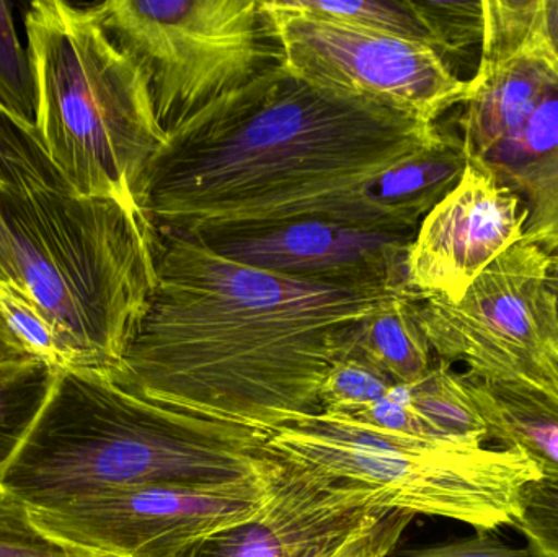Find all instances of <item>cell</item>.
I'll return each mask as SVG.
<instances>
[{
    "label": "cell",
    "instance_id": "4dcf8cb0",
    "mask_svg": "<svg viewBox=\"0 0 558 557\" xmlns=\"http://www.w3.org/2000/svg\"><path fill=\"white\" fill-rule=\"evenodd\" d=\"M389 557H536L527 548H513L488 532H475L468 538L445 545L396 549Z\"/></svg>",
    "mask_w": 558,
    "mask_h": 557
},
{
    "label": "cell",
    "instance_id": "30bf717a",
    "mask_svg": "<svg viewBox=\"0 0 558 557\" xmlns=\"http://www.w3.org/2000/svg\"><path fill=\"white\" fill-rule=\"evenodd\" d=\"M265 476L222 486H143L33 512L48 535L97 555L179 557L190 546L257 516L274 493Z\"/></svg>",
    "mask_w": 558,
    "mask_h": 557
},
{
    "label": "cell",
    "instance_id": "1f68e13d",
    "mask_svg": "<svg viewBox=\"0 0 558 557\" xmlns=\"http://www.w3.org/2000/svg\"><path fill=\"white\" fill-rule=\"evenodd\" d=\"M0 190H2V186H0ZM0 287H13L22 293L28 294L19 267H16L12 238H10L9 229H7L5 221H3L2 211H0Z\"/></svg>",
    "mask_w": 558,
    "mask_h": 557
},
{
    "label": "cell",
    "instance_id": "4316f807",
    "mask_svg": "<svg viewBox=\"0 0 558 557\" xmlns=\"http://www.w3.org/2000/svg\"><path fill=\"white\" fill-rule=\"evenodd\" d=\"M48 535L25 502L0 487V557H98Z\"/></svg>",
    "mask_w": 558,
    "mask_h": 557
},
{
    "label": "cell",
    "instance_id": "ac0fdd59",
    "mask_svg": "<svg viewBox=\"0 0 558 557\" xmlns=\"http://www.w3.org/2000/svg\"><path fill=\"white\" fill-rule=\"evenodd\" d=\"M422 437L439 441H490L487 424L478 414L465 373L438 360L425 378L400 386Z\"/></svg>",
    "mask_w": 558,
    "mask_h": 557
},
{
    "label": "cell",
    "instance_id": "cb8c5ba5",
    "mask_svg": "<svg viewBox=\"0 0 558 557\" xmlns=\"http://www.w3.org/2000/svg\"><path fill=\"white\" fill-rule=\"evenodd\" d=\"M0 186L26 190L51 186L69 190L33 131L23 128L0 107Z\"/></svg>",
    "mask_w": 558,
    "mask_h": 557
},
{
    "label": "cell",
    "instance_id": "9c48e42d",
    "mask_svg": "<svg viewBox=\"0 0 558 557\" xmlns=\"http://www.w3.org/2000/svg\"><path fill=\"white\" fill-rule=\"evenodd\" d=\"M277 20L292 74L318 87L360 95L436 123L464 104L471 82L429 46L267 2Z\"/></svg>",
    "mask_w": 558,
    "mask_h": 557
},
{
    "label": "cell",
    "instance_id": "8fae6325",
    "mask_svg": "<svg viewBox=\"0 0 558 557\" xmlns=\"http://www.w3.org/2000/svg\"><path fill=\"white\" fill-rule=\"evenodd\" d=\"M527 208L487 164L469 159L458 186L423 219L410 245L413 293L451 303L505 252L523 241Z\"/></svg>",
    "mask_w": 558,
    "mask_h": 557
},
{
    "label": "cell",
    "instance_id": "3957f363",
    "mask_svg": "<svg viewBox=\"0 0 558 557\" xmlns=\"http://www.w3.org/2000/svg\"><path fill=\"white\" fill-rule=\"evenodd\" d=\"M277 461L264 432L159 404L98 370H58L0 487L38 512L130 487L239 483Z\"/></svg>",
    "mask_w": 558,
    "mask_h": 557
},
{
    "label": "cell",
    "instance_id": "d4e9b609",
    "mask_svg": "<svg viewBox=\"0 0 558 557\" xmlns=\"http://www.w3.org/2000/svg\"><path fill=\"white\" fill-rule=\"evenodd\" d=\"M0 107L35 133V81L9 2H0Z\"/></svg>",
    "mask_w": 558,
    "mask_h": 557
},
{
    "label": "cell",
    "instance_id": "83f0119b",
    "mask_svg": "<svg viewBox=\"0 0 558 557\" xmlns=\"http://www.w3.org/2000/svg\"><path fill=\"white\" fill-rule=\"evenodd\" d=\"M514 529L536 557H558V477L541 476L521 493Z\"/></svg>",
    "mask_w": 558,
    "mask_h": 557
},
{
    "label": "cell",
    "instance_id": "d6a6232c",
    "mask_svg": "<svg viewBox=\"0 0 558 557\" xmlns=\"http://www.w3.org/2000/svg\"><path fill=\"white\" fill-rule=\"evenodd\" d=\"M32 360H38L28 349L25 343L19 339L10 329L7 324L5 317L0 313V365L5 363H20V362H32Z\"/></svg>",
    "mask_w": 558,
    "mask_h": 557
},
{
    "label": "cell",
    "instance_id": "e0dca14e",
    "mask_svg": "<svg viewBox=\"0 0 558 557\" xmlns=\"http://www.w3.org/2000/svg\"><path fill=\"white\" fill-rule=\"evenodd\" d=\"M418 294L403 291L387 298L367 314L351 336L347 356L363 360L393 385L410 386L435 365L433 350L415 314Z\"/></svg>",
    "mask_w": 558,
    "mask_h": 557
},
{
    "label": "cell",
    "instance_id": "2e32d148",
    "mask_svg": "<svg viewBox=\"0 0 558 557\" xmlns=\"http://www.w3.org/2000/svg\"><path fill=\"white\" fill-rule=\"evenodd\" d=\"M465 376L490 440L501 448H518L543 476L558 477V398Z\"/></svg>",
    "mask_w": 558,
    "mask_h": 557
},
{
    "label": "cell",
    "instance_id": "277c9868",
    "mask_svg": "<svg viewBox=\"0 0 558 557\" xmlns=\"http://www.w3.org/2000/svg\"><path fill=\"white\" fill-rule=\"evenodd\" d=\"M0 211L64 370H113L156 287L153 226L118 199L51 186L2 189Z\"/></svg>",
    "mask_w": 558,
    "mask_h": 557
},
{
    "label": "cell",
    "instance_id": "7a4b0ae2",
    "mask_svg": "<svg viewBox=\"0 0 558 557\" xmlns=\"http://www.w3.org/2000/svg\"><path fill=\"white\" fill-rule=\"evenodd\" d=\"M441 137L436 123L318 87L286 65L170 137L136 205L154 229L185 234L299 219L390 231L367 189Z\"/></svg>",
    "mask_w": 558,
    "mask_h": 557
},
{
    "label": "cell",
    "instance_id": "6da1fadb",
    "mask_svg": "<svg viewBox=\"0 0 558 557\" xmlns=\"http://www.w3.org/2000/svg\"><path fill=\"white\" fill-rule=\"evenodd\" d=\"M154 244L156 287L105 373L150 401L264 434L318 414L322 383L354 327L410 291L281 277L185 232L154 229Z\"/></svg>",
    "mask_w": 558,
    "mask_h": 557
},
{
    "label": "cell",
    "instance_id": "603a6c76",
    "mask_svg": "<svg viewBox=\"0 0 558 557\" xmlns=\"http://www.w3.org/2000/svg\"><path fill=\"white\" fill-rule=\"evenodd\" d=\"M558 149V87L546 95L517 131L501 141L482 162L500 179L520 172Z\"/></svg>",
    "mask_w": 558,
    "mask_h": 557
},
{
    "label": "cell",
    "instance_id": "f1b7e54d",
    "mask_svg": "<svg viewBox=\"0 0 558 557\" xmlns=\"http://www.w3.org/2000/svg\"><path fill=\"white\" fill-rule=\"evenodd\" d=\"M0 313L36 359L52 368H65L64 353L58 339L29 294L13 287H0Z\"/></svg>",
    "mask_w": 558,
    "mask_h": 557
},
{
    "label": "cell",
    "instance_id": "7c38bea8",
    "mask_svg": "<svg viewBox=\"0 0 558 557\" xmlns=\"http://www.w3.org/2000/svg\"><path fill=\"white\" fill-rule=\"evenodd\" d=\"M192 235L221 257L281 277L410 290L407 261L415 234L299 219Z\"/></svg>",
    "mask_w": 558,
    "mask_h": 557
},
{
    "label": "cell",
    "instance_id": "4fadbf2b",
    "mask_svg": "<svg viewBox=\"0 0 558 557\" xmlns=\"http://www.w3.org/2000/svg\"><path fill=\"white\" fill-rule=\"evenodd\" d=\"M481 61L464 101L469 159L484 160L558 87V58L543 26L541 0H484Z\"/></svg>",
    "mask_w": 558,
    "mask_h": 557
},
{
    "label": "cell",
    "instance_id": "ffe728a7",
    "mask_svg": "<svg viewBox=\"0 0 558 557\" xmlns=\"http://www.w3.org/2000/svg\"><path fill=\"white\" fill-rule=\"evenodd\" d=\"M289 7L308 15L320 16L351 26L399 36L423 43L432 48L428 33L413 9L412 0H353V2H322V0H286Z\"/></svg>",
    "mask_w": 558,
    "mask_h": 557
},
{
    "label": "cell",
    "instance_id": "5bb4252c",
    "mask_svg": "<svg viewBox=\"0 0 558 557\" xmlns=\"http://www.w3.org/2000/svg\"><path fill=\"white\" fill-rule=\"evenodd\" d=\"M389 512L363 491L279 458L274 493L257 516L195 543L179 557H330Z\"/></svg>",
    "mask_w": 558,
    "mask_h": 557
},
{
    "label": "cell",
    "instance_id": "484cf974",
    "mask_svg": "<svg viewBox=\"0 0 558 557\" xmlns=\"http://www.w3.org/2000/svg\"><path fill=\"white\" fill-rule=\"evenodd\" d=\"M393 383L379 370L353 356L338 360L318 392L320 412L333 415L356 414L389 395Z\"/></svg>",
    "mask_w": 558,
    "mask_h": 557
},
{
    "label": "cell",
    "instance_id": "836d02e7",
    "mask_svg": "<svg viewBox=\"0 0 558 557\" xmlns=\"http://www.w3.org/2000/svg\"><path fill=\"white\" fill-rule=\"evenodd\" d=\"M543 2V26L547 41L558 58V0H541Z\"/></svg>",
    "mask_w": 558,
    "mask_h": 557
},
{
    "label": "cell",
    "instance_id": "9a60e30c",
    "mask_svg": "<svg viewBox=\"0 0 558 557\" xmlns=\"http://www.w3.org/2000/svg\"><path fill=\"white\" fill-rule=\"evenodd\" d=\"M468 162L461 136L442 133L435 146L380 173L367 189V202L387 229L416 234L423 219L458 186Z\"/></svg>",
    "mask_w": 558,
    "mask_h": 557
},
{
    "label": "cell",
    "instance_id": "f546056e",
    "mask_svg": "<svg viewBox=\"0 0 558 557\" xmlns=\"http://www.w3.org/2000/svg\"><path fill=\"white\" fill-rule=\"evenodd\" d=\"M413 519L415 517L410 513L392 510L351 536L330 557H389L396 552Z\"/></svg>",
    "mask_w": 558,
    "mask_h": 557
},
{
    "label": "cell",
    "instance_id": "e575fe53",
    "mask_svg": "<svg viewBox=\"0 0 558 557\" xmlns=\"http://www.w3.org/2000/svg\"><path fill=\"white\" fill-rule=\"evenodd\" d=\"M547 281H549L550 290L556 296L557 314H558V252L550 255L549 274H547Z\"/></svg>",
    "mask_w": 558,
    "mask_h": 557
},
{
    "label": "cell",
    "instance_id": "5b68a950",
    "mask_svg": "<svg viewBox=\"0 0 558 557\" xmlns=\"http://www.w3.org/2000/svg\"><path fill=\"white\" fill-rule=\"evenodd\" d=\"M25 32L35 134L56 172L75 195L137 208L141 179L167 143L143 72L90 5L36 0Z\"/></svg>",
    "mask_w": 558,
    "mask_h": 557
},
{
    "label": "cell",
    "instance_id": "52a82bcc",
    "mask_svg": "<svg viewBox=\"0 0 558 557\" xmlns=\"http://www.w3.org/2000/svg\"><path fill=\"white\" fill-rule=\"evenodd\" d=\"M92 12L137 65L169 141L216 105L286 68L267 0H108Z\"/></svg>",
    "mask_w": 558,
    "mask_h": 557
},
{
    "label": "cell",
    "instance_id": "d6986e66",
    "mask_svg": "<svg viewBox=\"0 0 558 557\" xmlns=\"http://www.w3.org/2000/svg\"><path fill=\"white\" fill-rule=\"evenodd\" d=\"M56 373L41 360L0 365V477L32 431Z\"/></svg>",
    "mask_w": 558,
    "mask_h": 557
},
{
    "label": "cell",
    "instance_id": "7402d4cb",
    "mask_svg": "<svg viewBox=\"0 0 558 557\" xmlns=\"http://www.w3.org/2000/svg\"><path fill=\"white\" fill-rule=\"evenodd\" d=\"M412 5L428 33L432 48L448 64L452 56H465L474 46H482L484 0H412Z\"/></svg>",
    "mask_w": 558,
    "mask_h": 557
},
{
    "label": "cell",
    "instance_id": "8992f818",
    "mask_svg": "<svg viewBox=\"0 0 558 557\" xmlns=\"http://www.w3.org/2000/svg\"><path fill=\"white\" fill-rule=\"evenodd\" d=\"M271 453L363 491L387 510L497 532L514 526L521 493L543 476L518 448L390 434L341 415L298 419L267 432Z\"/></svg>",
    "mask_w": 558,
    "mask_h": 557
},
{
    "label": "cell",
    "instance_id": "ba28073f",
    "mask_svg": "<svg viewBox=\"0 0 558 557\" xmlns=\"http://www.w3.org/2000/svg\"><path fill=\"white\" fill-rule=\"evenodd\" d=\"M550 255L520 244L497 258L458 303L432 296L415 314L438 360L468 375L558 398V314Z\"/></svg>",
    "mask_w": 558,
    "mask_h": 557
},
{
    "label": "cell",
    "instance_id": "d590c367",
    "mask_svg": "<svg viewBox=\"0 0 558 557\" xmlns=\"http://www.w3.org/2000/svg\"><path fill=\"white\" fill-rule=\"evenodd\" d=\"M98 557H114V556H104V555H101V556H98Z\"/></svg>",
    "mask_w": 558,
    "mask_h": 557
},
{
    "label": "cell",
    "instance_id": "44dd1931",
    "mask_svg": "<svg viewBox=\"0 0 558 557\" xmlns=\"http://www.w3.org/2000/svg\"><path fill=\"white\" fill-rule=\"evenodd\" d=\"M527 208L523 241L547 254L558 252V149L539 162L504 177Z\"/></svg>",
    "mask_w": 558,
    "mask_h": 557
}]
</instances>
